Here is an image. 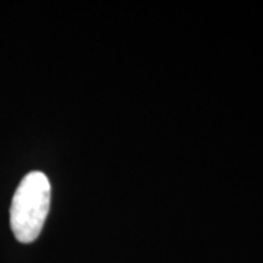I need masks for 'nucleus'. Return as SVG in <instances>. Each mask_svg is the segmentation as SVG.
Here are the masks:
<instances>
[{
    "mask_svg": "<svg viewBox=\"0 0 263 263\" xmlns=\"http://www.w3.org/2000/svg\"><path fill=\"white\" fill-rule=\"evenodd\" d=\"M51 200V184L41 171H32L19 183L10 205V228L19 243H32L41 234Z\"/></svg>",
    "mask_w": 263,
    "mask_h": 263,
    "instance_id": "1",
    "label": "nucleus"
}]
</instances>
